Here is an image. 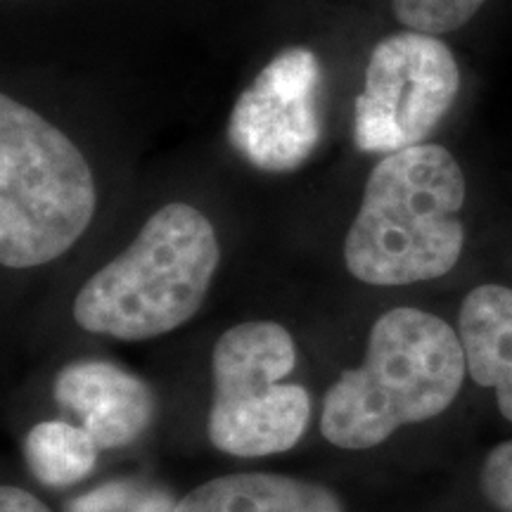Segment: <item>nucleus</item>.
Returning <instances> with one entry per match:
<instances>
[{
    "label": "nucleus",
    "instance_id": "obj_13",
    "mask_svg": "<svg viewBox=\"0 0 512 512\" xmlns=\"http://www.w3.org/2000/svg\"><path fill=\"white\" fill-rule=\"evenodd\" d=\"M486 0H392L394 15L406 29L441 36L477 15Z\"/></svg>",
    "mask_w": 512,
    "mask_h": 512
},
{
    "label": "nucleus",
    "instance_id": "obj_9",
    "mask_svg": "<svg viewBox=\"0 0 512 512\" xmlns=\"http://www.w3.org/2000/svg\"><path fill=\"white\" fill-rule=\"evenodd\" d=\"M467 373L479 387L496 392L498 411L512 422V290L479 285L458 313Z\"/></svg>",
    "mask_w": 512,
    "mask_h": 512
},
{
    "label": "nucleus",
    "instance_id": "obj_1",
    "mask_svg": "<svg viewBox=\"0 0 512 512\" xmlns=\"http://www.w3.org/2000/svg\"><path fill=\"white\" fill-rule=\"evenodd\" d=\"M465 192L463 169L446 147L422 143L384 155L344 242L349 273L389 287L453 271L465 245Z\"/></svg>",
    "mask_w": 512,
    "mask_h": 512
},
{
    "label": "nucleus",
    "instance_id": "obj_10",
    "mask_svg": "<svg viewBox=\"0 0 512 512\" xmlns=\"http://www.w3.org/2000/svg\"><path fill=\"white\" fill-rule=\"evenodd\" d=\"M174 512H347L328 486L273 472L209 479L185 494Z\"/></svg>",
    "mask_w": 512,
    "mask_h": 512
},
{
    "label": "nucleus",
    "instance_id": "obj_12",
    "mask_svg": "<svg viewBox=\"0 0 512 512\" xmlns=\"http://www.w3.org/2000/svg\"><path fill=\"white\" fill-rule=\"evenodd\" d=\"M176 501L145 479H112L69 501L67 512H174Z\"/></svg>",
    "mask_w": 512,
    "mask_h": 512
},
{
    "label": "nucleus",
    "instance_id": "obj_4",
    "mask_svg": "<svg viewBox=\"0 0 512 512\" xmlns=\"http://www.w3.org/2000/svg\"><path fill=\"white\" fill-rule=\"evenodd\" d=\"M98 190L91 166L60 128L0 95V261H55L91 226Z\"/></svg>",
    "mask_w": 512,
    "mask_h": 512
},
{
    "label": "nucleus",
    "instance_id": "obj_8",
    "mask_svg": "<svg viewBox=\"0 0 512 512\" xmlns=\"http://www.w3.org/2000/svg\"><path fill=\"white\" fill-rule=\"evenodd\" d=\"M53 396L74 413L100 448L128 446L145 434L157 413L152 389L107 361H76L55 377Z\"/></svg>",
    "mask_w": 512,
    "mask_h": 512
},
{
    "label": "nucleus",
    "instance_id": "obj_5",
    "mask_svg": "<svg viewBox=\"0 0 512 512\" xmlns=\"http://www.w3.org/2000/svg\"><path fill=\"white\" fill-rule=\"evenodd\" d=\"M297 366V344L271 320H247L223 332L211 354L214 399L209 439L221 453L264 458L299 444L311 396L283 380Z\"/></svg>",
    "mask_w": 512,
    "mask_h": 512
},
{
    "label": "nucleus",
    "instance_id": "obj_2",
    "mask_svg": "<svg viewBox=\"0 0 512 512\" xmlns=\"http://www.w3.org/2000/svg\"><path fill=\"white\" fill-rule=\"evenodd\" d=\"M465 370L463 342L446 320L413 306L382 313L361 366L344 370L325 394L320 434L347 451L380 446L403 425L444 413Z\"/></svg>",
    "mask_w": 512,
    "mask_h": 512
},
{
    "label": "nucleus",
    "instance_id": "obj_3",
    "mask_svg": "<svg viewBox=\"0 0 512 512\" xmlns=\"http://www.w3.org/2000/svg\"><path fill=\"white\" fill-rule=\"evenodd\" d=\"M221 261L200 209L171 202L76 294L72 316L93 335L140 342L181 328L200 311Z\"/></svg>",
    "mask_w": 512,
    "mask_h": 512
},
{
    "label": "nucleus",
    "instance_id": "obj_6",
    "mask_svg": "<svg viewBox=\"0 0 512 512\" xmlns=\"http://www.w3.org/2000/svg\"><path fill=\"white\" fill-rule=\"evenodd\" d=\"M460 91V69L437 36L401 31L370 53L366 86L354 102V140L361 152L422 145L446 117Z\"/></svg>",
    "mask_w": 512,
    "mask_h": 512
},
{
    "label": "nucleus",
    "instance_id": "obj_7",
    "mask_svg": "<svg viewBox=\"0 0 512 512\" xmlns=\"http://www.w3.org/2000/svg\"><path fill=\"white\" fill-rule=\"evenodd\" d=\"M320 62L309 48H287L242 91L228 121L240 157L271 174L299 169L320 140Z\"/></svg>",
    "mask_w": 512,
    "mask_h": 512
},
{
    "label": "nucleus",
    "instance_id": "obj_14",
    "mask_svg": "<svg viewBox=\"0 0 512 512\" xmlns=\"http://www.w3.org/2000/svg\"><path fill=\"white\" fill-rule=\"evenodd\" d=\"M479 486H482V494L491 508L512 512V439L498 444L486 456Z\"/></svg>",
    "mask_w": 512,
    "mask_h": 512
},
{
    "label": "nucleus",
    "instance_id": "obj_11",
    "mask_svg": "<svg viewBox=\"0 0 512 512\" xmlns=\"http://www.w3.org/2000/svg\"><path fill=\"white\" fill-rule=\"evenodd\" d=\"M100 446L83 427L64 420H46L31 427L24 439V460L38 482L72 486L91 475Z\"/></svg>",
    "mask_w": 512,
    "mask_h": 512
},
{
    "label": "nucleus",
    "instance_id": "obj_15",
    "mask_svg": "<svg viewBox=\"0 0 512 512\" xmlns=\"http://www.w3.org/2000/svg\"><path fill=\"white\" fill-rule=\"evenodd\" d=\"M0 512H50V508L19 486H3L0 489Z\"/></svg>",
    "mask_w": 512,
    "mask_h": 512
}]
</instances>
